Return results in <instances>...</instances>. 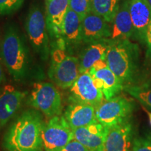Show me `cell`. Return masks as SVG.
<instances>
[{
  "instance_id": "cell-29",
  "label": "cell",
  "mask_w": 151,
  "mask_h": 151,
  "mask_svg": "<svg viewBox=\"0 0 151 151\" xmlns=\"http://www.w3.org/2000/svg\"><path fill=\"white\" fill-rule=\"evenodd\" d=\"M148 113V118H149V122H150V124L151 125V113L150 112H147Z\"/></svg>"
},
{
  "instance_id": "cell-13",
  "label": "cell",
  "mask_w": 151,
  "mask_h": 151,
  "mask_svg": "<svg viewBox=\"0 0 151 151\" xmlns=\"http://www.w3.org/2000/svg\"><path fill=\"white\" fill-rule=\"evenodd\" d=\"M27 92L11 85L0 88V126L4 127L14 118L21 107Z\"/></svg>"
},
{
  "instance_id": "cell-4",
  "label": "cell",
  "mask_w": 151,
  "mask_h": 151,
  "mask_svg": "<svg viewBox=\"0 0 151 151\" xmlns=\"http://www.w3.org/2000/svg\"><path fill=\"white\" fill-rule=\"evenodd\" d=\"M50 57L49 78L62 89L70 88L80 74L78 58L67 52L60 39L51 45Z\"/></svg>"
},
{
  "instance_id": "cell-2",
  "label": "cell",
  "mask_w": 151,
  "mask_h": 151,
  "mask_svg": "<svg viewBox=\"0 0 151 151\" xmlns=\"http://www.w3.org/2000/svg\"><path fill=\"white\" fill-rule=\"evenodd\" d=\"M139 46L130 40H110L106 62L123 87L139 82L140 52Z\"/></svg>"
},
{
  "instance_id": "cell-25",
  "label": "cell",
  "mask_w": 151,
  "mask_h": 151,
  "mask_svg": "<svg viewBox=\"0 0 151 151\" xmlns=\"http://www.w3.org/2000/svg\"><path fill=\"white\" fill-rule=\"evenodd\" d=\"M24 0H0V15H9L18 11Z\"/></svg>"
},
{
  "instance_id": "cell-23",
  "label": "cell",
  "mask_w": 151,
  "mask_h": 151,
  "mask_svg": "<svg viewBox=\"0 0 151 151\" xmlns=\"http://www.w3.org/2000/svg\"><path fill=\"white\" fill-rule=\"evenodd\" d=\"M69 7L83 19L92 11V0H69Z\"/></svg>"
},
{
  "instance_id": "cell-14",
  "label": "cell",
  "mask_w": 151,
  "mask_h": 151,
  "mask_svg": "<svg viewBox=\"0 0 151 151\" xmlns=\"http://www.w3.org/2000/svg\"><path fill=\"white\" fill-rule=\"evenodd\" d=\"M60 39L69 53L83 44L82 18L69 7L62 24Z\"/></svg>"
},
{
  "instance_id": "cell-20",
  "label": "cell",
  "mask_w": 151,
  "mask_h": 151,
  "mask_svg": "<svg viewBox=\"0 0 151 151\" xmlns=\"http://www.w3.org/2000/svg\"><path fill=\"white\" fill-rule=\"evenodd\" d=\"M109 43L110 40L108 39L87 44L78 58L80 73L89 71L92 66L100 60H106Z\"/></svg>"
},
{
  "instance_id": "cell-32",
  "label": "cell",
  "mask_w": 151,
  "mask_h": 151,
  "mask_svg": "<svg viewBox=\"0 0 151 151\" xmlns=\"http://www.w3.org/2000/svg\"><path fill=\"white\" fill-rule=\"evenodd\" d=\"M0 127H1V126H0Z\"/></svg>"
},
{
  "instance_id": "cell-1",
  "label": "cell",
  "mask_w": 151,
  "mask_h": 151,
  "mask_svg": "<svg viewBox=\"0 0 151 151\" xmlns=\"http://www.w3.org/2000/svg\"><path fill=\"white\" fill-rule=\"evenodd\" d=\"M42 116L34 109L24 111L11 123L3 139L7 151H41Z\"/></svg>"
},
{
  "instance_id": "cell-3",
  "label": "cell",
  "mask_w": 151,
  "mask_h": 151,
  "mask_svg": "<svg viewBox=\"0 0 151 151\" xmlns=\"http://www.w3.org/2000/svg\"><path fill=\"white\" fill-rule=\"evenodd\" d=\"M1 56L9 74L16 81L27 77L29 69V55L24 38L14 25L6 29L1 44Z\"/></svg>"
},
{
  "instance_id": "cell-7",
  "label": "cell",
  "mask_w": 151,
  "mask_h": 151,
  "mask_svg": "<svg viewBox=\"0 0 151 151\" xmlns=\"http://www.w3.org/2000/svg\"><path fill=\"white\" fill-rule=\"evenodd\" d=\"M134 109L133 101L118 95L104 100L96 109V118L105 127H109L131 120Z\"/></svg>"
},
{
  "instance_id": "cell-15",
  "label": "cell",
  "mask_w": 151,
  "mask_h": 151,
  "mask_svg": "<svg viewBox=\"0 0 151 151\" xmlns=\"http://www.w3.org/2000/svg\"><path fill=\"white\" fill-rule=\"evenodd\" d=\"M111 35V24L94 12H90L82 19V37L85 44L104 39Z\"/></svg>"
},
{
  "instance_id": "cell-5",
  "label": "cell",
  "mask_w": 151,
  "mask_h": 151,
  "mask_svg": "<svg viewBox=\"0 0 151 151\" xmlns=\"http://www.w3.org/2000/svg\"><path fill=\"white\" fill-rule=\"evenodd\" d=\"M25 29L30 44L42 60H47L50 55L49 33L46 15L39 4H32L29 9L25 20Z\"/></svg>"
},
{
  "instance_id": "cell-6",
  "label": "cell",
  "mask_w": 151,
  "mask_h": 151,
  "mask_svg": "<svg viewBox=\"0 0 151 151\" xmlns=\"http://www.w3.org/2000/svg\"><path fill=\"white\" fill-rule=\"evenodd\" d=\"M30 104L47 118L61 115L63 104L59 90L48 82L35 83L29 98Z\"/></svg>"
},
{
  "instance_id": "cell-11",
  "label": "cell",
  "mask_w": 151,
  "mask_h": 151,
  "mask_svg": "<svg viewBox=\"0 0 151 151\" xmlns=\"http://www.w3.org/2000/svg\"><path fill=\"white\" fill-rule=\"evenodd\" d=\"M130 16L134 27V39L146 45L151 22V7L146 0H129Z\"/></svg>"
},
{
  "instance_id": "cell-22",
  "label": "cell",
  "mask_w": 151,
  "mask_h": 151,
  "mask_svg": "<svg viewBox=\"0 0 151 151\" xmlns=\"http://www.w3.org/2000/svg\"><path fill=\"white\" fill-rule=\"evenodd\" d=\"M123 90L141 104L151 109V81L138 82L124 87Z\"/></svg>"
},
{
  "instance_id": "cell-33",
  "label": "cell",
  "mask_w": 151,
  "mask_h": 151,
  "mask_svg": "<svg viewBox=\"0 0 151 151\" xmlns=\"http://www.w3.org/2000/svg\"><path fill=\"white\" fill-rule=\"evenodd\" d=\"M129 151H131V150H129Z\"/></svg>"
},
{
  "instance_id": "cell-9",
  "label": "cell",
  "mask_w": 151,
  "mask_h": 151,
  "mask_svg": "<svg viewBox=\"0 0 151 151\" xmlns=\"http://www.w3.org/2000/svg\"><path fill=\"white\" fill-rule=\"evenodd\" d=\"M71 102H79L93 106L96 109L103 102L104 97L102 92L94 84L89 71L81 73L70 87Z\"/></svg>"
},
{
  "instance_id": "cell-28",
  "label": "cell",
  "mask_w": 151,
  "mask_h": 151,
  "mask_svg": "<svg viewBox=\"0 0 151 151\" xmlns=\"http://www.w3.org/2000/svg\"><path fill=\"white\" fill-rule=\"evenodd\" d=\"M6 76L4 74V69L1 65V62H0V88H1V86L5 82Z\"/></svg>"
},
{
  "instance_id": "cell-26",
  "label": "cell",
  "mask_w": 151,
  "mask_h": 151,
  "mask_svg": "<svg viewBox=\"0 0 151 151\" xmlns=\"http://www.w3.org/2000/svg\"><path fill=\"white\" fill-rule=\"evenodd\" d=\"M60 151H89L82 143L74 138L69 141Z\"/></svg>"
},
{
  "instance_id": "cell-30",
  "label": "cell",
  "mask_w": 151,
  "mask_h": 151,
  "mask_svg": "<svg viewBox=\"0 0 151 151\" xmlns=\"http://www.w3.org/2000/svg\"><path fill=\"white\" fill-rule=\"evenodd\" d=\"M147 1H148V4L150 6V7H151V0H146Z\"/></svg>"
},
{
  "instance_id": "cell-24",
  "label": "cell",
  "mask_w": 151,
  "mask_h": 151,
  "mask_svg": "<svg viewBox=\"0 0 151 151\" xmlns=\"http://www.w3.org/2000/svg\"><path fill=\"white\" fill-rule=\"evenodd\" d=\"M131 151H151V133L134 138Z\"/></svg>"
},
{
  "instance_id": "cell-17",
  "label": "cell",
  "mask_w": 151,
  "mask_h": 151,
  "mask_svg": "<svg viewBox=\"0 0 151 151\" xmlns=\"http://www.w3.org/2000/svg\"><path fill=\"white\" fill-rule=\"evenodd\" d=\"M134 27L130 16L129 0H124L111 22V35L109 40L120 41L134 39Z\"/></svg>"
},
{
  "instance_id": "cell-8",
  "label": "cell",
  "mask_w": 151,
  "mask_h": 151,
  "mask_svg": "<svg viewBox=\"0 0 151 151\" xmlns=\"http://www.w3.org/2000/svg\"><path fill=\"white\" fill-rule=\"evenodd\" d=\"M73 138V130L64 116H54L43 123L41 139L45 151H60Z\"/></svg>"
},
{
  "instance_id": "cell-10",
  "label": "cell",
  "mask_w": 151,
  "mask_h": 151,
  "mask_svg": "<svg viewBox=\"0 0 151 151\" xmlns=\"http://www.w3.org/2000/svg\"><path fill=\"white\" fill-rule=\"evenodd\" d=\"M89 73L95 86L102 92L105 99L118 96L124 89L120 81L109 67L106 60H100L94 64Z\"/></svg>"
},
{
  "instance_id": "cell-18",
  "label": "cell",
  "mask_w": 151,
  "mask_h": 151,
  "mask_svg": "<svg viewBox=\"0 0 151 151\" xmlns=\"http://www.w3.org/2000/svg\"><path fill=\"white\" fill-rule=\"evenodd\" d=\"M69 0H51L46 4V20L50 37L60 39L62 24L68 9Z\"/></svg>"
},
{
  "instance_id": "cell-21",
  "label": "cell",
  "mask_w": 151,
  "mask_h": 151,
  "mask_svg": "<svg viewBox=\"0 0 151 151\" xmlns=\"http://www.w3.org/2000/svg\"><path fill=\"white\" fill-rule=\"evenodd\" d=\"M121 0H92V11L111 24L120 8Z\"/></svg>"
},
{
  "instance_id": "cell-27",
  "label": "cell",
  "mask_w": 151,
  "mask_h": 151,
  "mask_svg": "<svg viewBox=\"0 0 151 151\" xmlns=\"http://www.w3.org/2000/svg\"><path fill=\"white\" fill-rule=\"evenodd\" d=\"M146 57L151 62V22L149 26L146 36Z\"/></svg>"
},
{
  "instance_id": "cell-16",
  "label": "cell",
  "mask_w": 151,
  "mask_h": 151,
  "mask_svg": "<svg viewBox=\"0 0 151 151\" xmlns=\"http://www.w3.org/2000/svg\"><path fill=\"white\" fill-rule=\"evenodd\" d=\"M106 135V128L98 121L73 129L74 139L89 151H105Z\"/></svg>"
},
{
  "instance_id": "cell-12",
  "label": "cell",
  "mask_w": 151,
  "mask_h": 151,
  "mask_svg": "<svg viewBox=\"0 0 151 151\" xmlns=\"http://www.w3.org/2000/svg\"><path fill=\"white\" fill-rule=\"evenodd\" d=\"M106 128L105 151H129L134 140L131 120Z\"/></svg>"
},
{
  "instance_id": "cell-19",
  "label": "cell",
  "mask_w": 151,
  "mask_h": 151,
  "mask_svg": "<svg viewBox=\"0 0 151 151\" xmlns=\"http://www.w3.org/2000/svg\"><path fill=\"white\" fill-rule=\"evenodd\" d=\"M64 117L73 130L97 121L96 108L79 102H71L65 109Z\"/></svg>"
},
{
  "instance_id": "cell-31",
  "label": "cell",
  "mask_w": 151,
  "mask_h": 151,
  "mask_svg": "<svg viewBox=\"0 0 151 151\" xmlns=\"http://www.w3.org/2000/svg\"><path fill=\"white\" fill-rule=\"evenodd\" d=\"M51 1V0H45V2H46V4L50 2V1Z\"/></svg>"
}]
</instances>
